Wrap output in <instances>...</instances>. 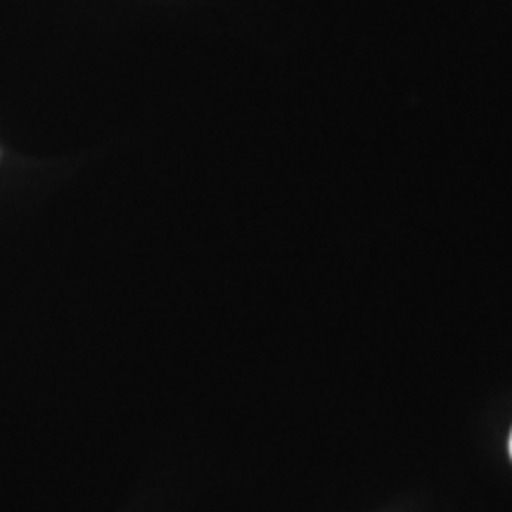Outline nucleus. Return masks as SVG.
<instances>
[{
  "label": "nucleus",
  "mask_w": 512,
  "mask_h": 512,
  "mask_svg": "<svg viewBox=\"0 0 512 512\" xmlns=\"http://www.w3.org/2000/svg\"><path fill=\"white\" fill-rule=\"evenodd\" d=\"M510 456H512V434H510Z\"/></svg>",
  "instance_id": "obj_1"
}]
</instances>
